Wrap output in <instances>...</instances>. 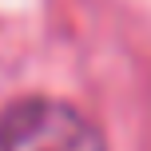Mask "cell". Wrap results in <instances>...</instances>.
Listing matches in <instances>:
<instances>
[{"mask_svg": "<svg viewBox=\"0 0 151 151\" xmlns=\"http://www.w3.org/2000/svg\"><path fill=\"white\" fill-rule=\"evenodd\" d=\"M0 151H107L88 115L60 99H24L0 115Z\"/></svg>", "mask_w": 151, "mask_h": 151, "instance_id": "6da1fadb", "label": "cell"}]
</instances>
